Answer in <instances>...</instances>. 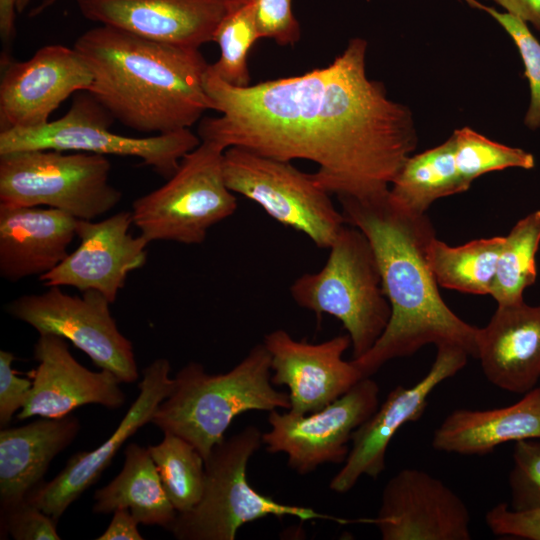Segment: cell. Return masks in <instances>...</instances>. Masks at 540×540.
Instances as JSON below:
<instances>
[{
    "instance_id": "obj_1",
    "label": "cell",
    "mask_w": 540,
    "mask_h": 540,
    "mask_svg": "<svg viewBox=\"0 0 540 540\" xmlns=\"http://www.w3.org/2000/svg\"><path fill=\"white\" fill-rule=\"evenodd\" d=\"M367 48L354 37L325 67L244 87L208 67L204 88L220 116L202 119L198 136L225 149L312 161L315 181L337 198L386 193L417 148L418 134L411 110L369 79Z\"/></svg>"
},
{
    "instance_id": "obj_2",
    "label": "cell",
    "mask_w": 540,
    "mask_h": 540,
    "mask_svg": "<svg viewBox=\"0 0 540 540\" xmlns=\"http://www.w3.org/2000/svg\"><path fill=\"white\" fill-rule=\"evenodd\" d=\"M337 199L346 224L358 228L369 240L391 307L389 322L377 342L352 359L363 377H371L387 362L411 356L429 344L456 346L476 358L479 328L445 303L428 264L427 247L436 237L429 216L403 207L389 190L368 198Z\"/></svg>"
},
{
    "instance_id": "obj_3",
    "label": "cell",
    "mask_w": 540,
    "mask_h": 540,
    "mask_svg": "<svg viewBox=\"0 0 540 540\" xmlns=\"http://www.w3.org/2000/svg\"><path fill=\"white\" fill-rule=\"evenodd\" d=\"M73 47L92 73L87 92L130 129L156 135L189 129L212 110L204 88L209 64L199 48L107 25L87 30Z\"/></svg>"
},
{
    "instance_id": "obj_4",
    "label": "cell",
    "mask_w": 540,
    "mask_h": 540,
    "mask_svg": "<svg viewBox=\"0 0 540 540\" xmlns=\"http://www.w3.org/2000/svg\"><path fill=\"white\" fill-rule=\"evenodd\" d=\"M271 371V354L263 342L226 373L209 374L202 364L189 362L176 373L173 390L151 423L187 440L206 460L235 417L290 409L289 394L274 388Z\"/></svg>"
},
{
    "instance_id": "obj_5",
    "label": "cell",
    "mask_w": 540,
    "mask_h": 540,
    "mask_svg": "<svg viewBox=\"0 0 540 540\" xmlns=\"http://www.w3.org/2000/svg\"><path fill=\"white\" fill-rule=\"evenodd\" d=\"M324 266L294 280L290 295L319 318L338 319L351 340L352 359L368 352L384 332L391 307L372 246L358 228L344 226Z\"/></svg>"
},
{
    "instance_id": "obj_6",
    "label": "cell",
    "mask_w": 540,
    "mask_h": 540,
    "mask_svg": "<svg viewBox=\"0 0 540 540\" xmlns=\"http://www.w3.org/2000/svg\"><path fill=\"white\" fill-rule=\"evenodd\" d=\"M262 434L248 425L214 446L205 460L200 501L190 511L178 513L168 529L176 539L234 540L244 524L267 516L334 519L312 508L278 502L249 484L248 462L263 444Z\"/></svg>"
},
{
    "instance_id": "obj_7",
    "label": "cell",
    "mask_w": 540,
    "mask_h": 540,
    "mask_svg": "<svg viewBox=\"0 0 540 540\" xmlns=\"http://www.w3.org/2000/svg\"><path fill=\"white\" fill-rule=\"evenodd\" d=\"M107 156L35 149L0 154V207H47L93 220L122 193L110 183Z\"/></svg>"
},
{
    "instance_id": "obj_8",
    "label": "cell",
    "mask_w": 540,
    "mask_h": 540,
    "mask_svg": "<svg viewBox=\"0 0 540 540\" xmlns=\"http://www.w3.org/2000/svg\"><path fill=\"white\" fill-rule=\"evenodd\" d=\"M225 150L201 140L166 183L134 200L133 224L143 237L149 242L201 244L212 226L234 214L238 205L224 177Z\"/></svg>"
},
{
    "instance_id": "obj_9",
    "label": "cell",
    "mask_w": 540,
    "mask_h": 540,
    "mask_svg": "<svg viewBox=\"0 0 540 540\" xmlns=\"http://www.w3.org/2000/svg\"><path fill=\"white\" fill-rule=\"evenodd\" d=\"M113 121L98 101L81 91L59 119L39 127L0 131V154L48 149L135 157L168 179L182 158L201 143L190 129L148 137L124 136L109 129Z\"/></svg>"
},
{
    "instance_id": "obj_10",
    "label": "cell",
    "mask_w": 540,
    "mask_h": 540,
    "mask_svg": "<svg viewBox=\"0 0 540 540\" xmlns=\"http://www.w3.org/2000/svg\"><path fill=\"white\" fill-rule=\"evenodd\" d=\"M228 188L258 204L277 222L304 233L319 248H330L345 218L330 194L289 161L266 157L240 147L223 156Z\"/></svg>"
},
{
    "instance_id": "obj_11",
    "label": "cell",
    "mask_w": 540,
    "mask_h": 540,
    "mask_svg": "<svg viewBox=\"0 0 540 540\" xmlns=\"http://www.w3.org/2000/svg\"><path fill=\"white\" fill-rule=\"evenodd\" d=\"M81 293L70 295L60 287H48L44 292L14 299L6 311L39 335L63 337L122 383L135 382L139 374L133 345L119 331L111 315L110 301L98 291Z\"/></svg>"
},
{
    "instance_id": "obj_12",
    "label": "cell",
    "mask_w": 540,
    "mask_h": 540,
    "mask_svg": "<svg viewBox=\"0 0 540 540\" xmlns=\"http://www.w3.org/2000/svg\"><path fill=\"white\" fill-rule=\"evenodd\" d=\"M378 406L379 386L371 377H365L316 412L299 415L289 410L270 411L271 429L262 434V442L269 453L287 454L288 466L306 475L326 463H344L354 431Z\"/></svg>"
},
{
    "instance_id": "obj_13",
    "label": "cell",
    "mask_w": 540,
    "mask_h": 540,
    "mask_svg": "<svg viewBox=\"0 0 540 540\" xmlns=\"http://www.w3.org/2000/svg\"><path fill=\"white\" fill-rule=\"evenodd\" d=\"M0 131L47 124L72 94L87 91L92 73L73 48L49 44L25 61L1 60Z\"/></svg>"
},
{
    "instance_id": "obj_14",
    "label": "cell",
    "mask_w": 540,
    "mask_h": 540,
    "mask_svg": "<svg viewBox=\"0 0 540 540\" xmlns=\"http://www.w3.org/2000/svg\"><path fill=\"white\" fill-rule=\"evenodd\" d=\"M436 348L428 373L411 387L397 386L390 391L383 404L354 431L348 456L330 481L332 491H350L363 475L376 479L385 470L386 451L397 431L421 418L433 390L466 366L469 355L463 349L452 345Z\"/></svg>"
},
{
    "instance_id": "obj_15",
    "label": "cell",
    "mask_w": 540,
    "mask_h": 540,
    "mask_svg": "<svg viewBox=\"0 0 540 540\" xmlns=\"http://www.w3.org/2000/svg\"><path fill=\"white\" fill-rule=\"evenodd\" d=\"M464 501L426 471L406 468L385 484L373 520L383 540H470Z\"/></svg>"
},
{
    "instance_id": "obj_16",
    "label": "cell",
    "mask_w": 540,
    "mask_h": 540,
    "mask_svg": "<svg viewBox=\"0 0 540 540\" xmlns=\"http://www.w3.org/2000/svg\"><path fill=\"white\" fill-rule=\"evenodd\" d=\"M131 211H120L101 221H77L78 247L53 270L40 277L47 287L69 286L80 292L94 290L114 303L128 275L146 263L147 245L133 236Z\"/></svg>"
},
{
    "instance_id": "obj_17",
    "label": "cell",
    "mask_w": 540,
    "mask_h": 540,
    "mask_svg": "<svg viewBox=\"0 0 540 540\" xmlns=\"http://www.w3.org/2000/svg\"><path fill=\"white\" fill-rule=\"evenodd\" d=\"M263 343L271 354V382L288 387L289 411L294 414L326 407L364 378L352 360L343 359L351 346L348 334L311 343L276 329L264 336Z\"/></svg>"
},
{
    "instance_id": "obj_18",
    "label": "cell",
    "mask_w": 540,
    "mask_h": 540,
    "mask_svg": "<svg viewBox=\"0 0 540 540\" xmlns=\"http://www.w3.org/2000/svg\"><path fill=\"white\" fill-rule=\"evenodd\" d=\"M170 369L166 358H158L144 368L138 384L139 394L112 435L96 449L74 454L54 479L42 481L28 492L26 499L58 521L66 509L98 481L126 440L151 423L158 406L173 390Z\"/></svg>"
},
{
    "instance_id": "obj_19",
    "label": "cell",
    "mask_w": 540,
    "mask_h": 540,
    "mask_svg": "<svg viewBox=\"0 0 540 540\" xmlns=\"http://www.w3.org/2000/svg\"><path fill=\"white\" fill-rule=\"evenodd\" d=\"M87 20L169 44L200 48L235 0H75Z\"/></svg>"
},
{
    "instance_id": "obj_20",
    "label": "cell",
    "mask_w": 540,
    "mask_h": 540,
    "mask_svg": "<svg viewBox=\"0 0 540 540\" xmlns=\"http://www.w3.org/2000/svg\"><path fill=\"white\" fill-rule=\"evenodd\" d=\"M34 358L39 364L28 400L17 414L19 420L32 416L59 418L86 404L115 410L126 401L120 379L108 370L95 372L81 365L63 337L40 334Z\"/></svg>"
},
{
    "instance_id": "obj_21",
    "label": "cell",
    "mask_w": 540,
    "mask_h": 540,
    "mask_svg": "<svg viewBox=\"0 0 540 540\" xmlns=\"http://www.w3.org/2000/svg\"><path fill=\"white\" fill-rule=\"evenodd\" d=\"M476 358L495 386L525 394L540 380V305L497 306L477 333Z\"/></svg>"
},
{
    "instance_id": "obj_22",
    "label": "cell",
    "mask_w": 540,
    "mask_h": 540,
    "mask_svg": "<svg viewBox=\"0 0 540 540\" xmlns=\"http://www.w3.org/2000/svg\"><path fill=\"white\" fill-rule=\"evenodd\" d=\"M78 219L47 207H0V275L10 282L48 273L69 254Z\"/></svg>"
},
{
    "instance_id": "obj_23",
    "label": "cell",
    "mask_w": 540,
    "mask_h": 540,
    "mask_svg": "<svg viewBox=\"0 0 540 540\" xmlns=\"http://www.w3.org/2000/svg\"><path fill=\"white\" fill-rule=\"evenodd\" d=\"M77 417L41 418L0 431V508L26 498L50 462L76 438Z\"/></svg>"
},
{
    "instance_id": "obj_24",
    "label": "cell",
    "mask_w": 540,
    "mask_h": 540,
    "mask_svg": "<svg viewBox=\"0 0 540 540\" xmlns=\"http://www.w3.org/2000/svg\"><path fill=\"white\" fill-rule=\"evenodd\" d=\"M527 439L540 440V387L510 406L453 410L435 429L432 447L460 455H485L500 444Z\"/></svg>"
},
{
    "instance_id": "obj_25",
    "label": "cell",
    "mask_w": 540,
    "mask_h": 540,
    "mask_svg": "<svg viewBox=\"0 0 540 540\" xmlns=\"http://www.w3.org/2000/svg\"><path fill=\"white\" fill-rule=\"evenodd\" d=\"M124 456L120 473L95 491L92 511L110 514L128 508L139 524L168 530L178 513L166 495L148 447L130 443Z\"/></svg>"
},
{
    "instance_id": "obj_26",
    "label": "cell",
    "mask_w": 540,
    "mask_h": 540,
    "mask_svg": "<svg viewBox=\"0 0 540 540\" xmlns=\"http://www.w3.org/2000/svg\"><path fill=\"white\" fill-rule=\"evenodd\" d=\"M468 189L456 166L450 136L440 145L412 154L391 183L389 194L403 207L426 213L436 200Z\"/></svg>"
},
{
    "instance_id": "obj_27",
    "label": "cell",
    "mask_w": 540,
    "mask_h": 540,
    "mask_svg": "<svg viewBox=\"0 0 540 540\" xmlns=\"http://www.w3.org/2000/svg\"><path fill=\"white\" fill-rule=\"evenodd\" d=\"M504 236L450 246L433 238L427 260L438 286L473 295H490Z\"/></svg>"
},
{
    "instance_id": "obj_28",
    "label": "cell",
    "mask_w": 540,
    "mask_h": 540,
    "mask_svg": "<svg viewBox=\"0 0 540 540\" xmlns=\"http://www.w3.org/2000/svg\"><path fill=\"white\" fill-rule=\"evenodd\" d=\"M540 209L519 219L504 236L490 296L497 306L524 301V291L537 279Z\"/></svg>"
},
{
    "instance_id": "obj_29",
    "label": "cell",
    "mask_w": 540,
    "mask_h": 540,
    "mask_svg": "<svg viewBox=\"0 0 540 540\" xmlns=\"http://www.w3.org/2000/svg\"><path fill=\"white\" fill-rule=\"evenodd\" d=\"M162 486L177 513L194 508L201 499L205 478V460L187 440L164 433L162 441L149 445Z\"/></svg>"
},
{
    "instance_id": "obj_30",
    "label": "cell",
    "mask_w": 540,
    "mask_h": 540,
    "mask_svg": "<svg viewBox=\"0 0 540 540\" xmlns=\"http://www.w3.org/2000/svg\"><path fill=\"white\" fill-rule=\"evenodd\" d=\"M258 39L252 4L249 0H235L216 30L214 42L220 56L209 70L232 86L250 85L248 56Z\"/></svg>"
},
{
    "instance_id": "obj_31",
    "label": "cell",
    "mask_w": 540,
    "mask_h": 540,
    "mask_svg": "<svg viewBox=\"0 0 540 540\" xmlns=\"http://www.w3.org/2000/svg\"><path fill=\"white\" fill-rule=\"evenodd\" d=\"M451 137L456 166L469 188L478 177L487 173L508 168L530 170L535 167L532 153L491 140L470 127L454 130Z\"/></svg>"
},
{
    "instance_id": "obj_32",
    "label": "cell",
    "mask_w": 540,
    "mask_h": 540,
    "mask_svg": "<svg viewBox=\"0 0 540 540\" xmlns=\"http://www.w3.org/2000/svg\"><path fill=\"white\" fill-rule=\"evenodd\" d=\"M468 3L488 13L509 35L524 65V76L529 84L530 100L523 123L531 131L540 129V41L529 25L506 12L481 5L476 0Z\"/></svg>"
},
{
    "instance_id": "obj_33",
    "label": "cell",
    "mask_w": 540,
    "mask_h": 540,
    "mask_svg": "<svg viewBox=\"0 0 540 540\" xmlns=\"http://www.w3.org/2000/svg\"><path fill=\"white\" fill-rule=\"evenodd\" d=\"M509 508L518 512L540 509V440L515 442L508 477Z\"/></svg>"
},
{
    "instance_id": "obj_34",
    "label": "cell",
    "mask_w": 540,
    "mask_h": 540,
    "mask_svg": "<svg viewBox=\"0 0 540 540\" xmlns=\"http://www.w3.org/2000/svg\"><path fill=\"white\" fill-rule=\"evenodd\" d=\"M1 539L10 535L15 540H59L57 521L26 498L0 508Z\"/></svg>"
},
{
    "instance_id": "obj_35",
    "label": "cell",
    "mask_w": 540,
    "mask_h": 540,
    "mask_svg": "<svg viewBox=\"0 0 540 540\" xmlns=\"http://www.w3.org/2000/svg\"><path fill=\"white\" fill-rule=\"evenodd\" d=\"M253 6L260 38L281 46H293L301 38L300 24L292 9V0H249Z\"/></svg>"
},
{
    "instance_id": "obj_36",
    "label": "cell",
    "mask_w": 540,
    "mask_h": 540,
    "mask_svg": "<svg viewBox=\"0 0 540 540\" xmlns=\"http://www.w3.org/2000/svg\"><path fill=\"white\" fill-rule=\"evenodd\" d=\"M485 522L497 536L540 540V509L518 512L499 503L486 513Z\"/></svg>"
},
{
    "instance_id": "obj_37",
    "label": "cell",
    "mask_w": 540,
    "mask_h": 540,
    "mask_svg": "<svg viewBox=\"0 0 540 540\" xmlns=\"http://www.w3.org/2000/svg\"><path fill=\"white\" fill-rule=\"evenodd\" d=\"M14 355L0 351V426L6 428L14 414L22 409L28 400L32 381L18 377L13 370Z\"/></svg>"
},
{
    "instance_id": "obj_38",
    "label": "cell",
    "mask_w": 540,
    "mask_h": 540,
    "mask_svg": "<svg viewBox=\"0 0 540 540\" xmlns=\"http://www.w3.org/2000/svg\"><path fill=\"white\" fill-rule=\"evenodd\" d=\"M139 522L128 508H120L113 512V517L106 530L97 540H143L138 530Z\"/></svg>"
},
{
    "instance_id": "obj_39",
    "label": "cell",
    "mask_w": 540,
    "mask_h": 540,
    "mask_svg": "<svg viewBox=\"0 0 540 540\" xmlns=\"http://www.w3.org/2000/svg\"><path fill=\"white\" fill-rule=\"evenodd\" d=\"M540 32V0H490Z\"/></svg>"
},
{
    "instance_id": "obj_40",
    "label": "cell",
    "mask_w": 540,
    "mask_h": 540,
    "mask_svg": "<svg viewBox=\"0 0 540 540\" xmlns=\"http://www.w3.org/2000/svg\"><path fill=\"white\" fill-rule=\"evenodd\" d=\"M17 0H0V35L3 43H9L15 36V16Z\"/></svg>"
},
{
    "instance_id": "obj_41",
    "label": "cell",
    "mask_w": 540,
    "mask_h": 540,
    "mask_svg": "<svg viewBox=\"0 0 540 540\" xmlns=\"http://www.w3.org/2000/svg\"><path fill=\"white\" fill-rule=\"evenodd\" d=\"M57 1H59V0H44L42 3L39 4L38 7L34 8L31 11V14L36 16L39 13L43 12L45 9H47V8L51 7L52 5H54Z\"/></svg>"
},
{
    "instance_id": "obj_42",
    "label": "cell",
    "mask_w": 540,
    "mask_h": 540,
    "mask_svg": "<svg viewBox=\"0 0 540 540\" xmlns=\"http://www.w3.org/2000/svg\"><path fill=\"white\" fill-rule=\"evenodd\" d=\"M32 0H17V13H22Z\"/></svg>"
}]
</instances>
